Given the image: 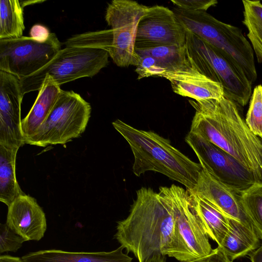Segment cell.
<instances>
[{
	"mask_svg": "<svg viewBox=\"0 0 262 262\" xmlns=\"http://www.w3.org/2000/svg\"><path fill=\"white\" fill-rule=\"evenodd\" d=\"M140 56H149L159 61L168 71L183 68L189 64V56L186 43L135 49Z\"/></svg>",
	"mask_w": 262,
	"mask_h": 262,
	"instance_id": "obj_23",
	"label": "cell"
},
{
	"mask_svg": "<svg viewBox=\"0 0 262 262\" xmlns=\"http://www.w3.org/2000/svg\"><path fill=\"white\" fill-rule=\"evenodd\" d=\"M18 149L0 145V201L8 207L16 198L24 194L15 173Z\"/></svg>",
	"mask_w": 262,
	"mask_h": 262,
	"instance_id": "obj_21",
	"label": "cell"
},
{
	"mask_svg": "<svg viewBox=\"0 0 262 262\" xmlns=\"http://www.w3.org/2000/svg\"><path fill=\"white\" fill-rule=\"evenodd\" d=\"M26 241L11 229L6 224H0V253L16 252Z\"/></svg>",
	"mask_w": 262,
	"mask_h": 262,
	"instance_id": "obj_28",
	"label": "cell"
},
{
	"mask_svg": "<svg viewBox=\"0 0 262 262\" xmlns=\"http://www.w3.org/2000/svg\"><path fill=\"white\" fill-rule=\"evenodd\" d=\"M51 33L46 26L40 24L33 26L30 31V37L33 39L43 42L49 38Z\"/></svg>",
	"mask_w": 262,
	"mask_h": 262,
	"instance_id": "obj_31",
	"label": "cell"
},
{
	"mask_svg": "<svg viewBox=\"0 0 262 262\" xmlns=\"http://www.w3.org/2000/svg\"><path fill=\"white\" fill-rule=\"evenodd\" d=\"M186 30L172 10L146 7L137 27L135 49L186 43Z\"/></svg>",
	"mask_w": 262,
	"mask_h": 262,
	"instance_id": "obj_12",
	"label": "cell"
},
{
	"mask_svg": "<svg viewBox=\"0 0 262 262\" xmlns=\"http://www.w3.org/2000/svg\"><path fill=\"white\" fill-rule=\"evenodd\" d=\"M185 29L217 49L252 84L257 78L254 52L238 27L216 19L207 11L172 10Z\"/></svg>",
	"mask_w": 262,
	"mask_h": 262,
	"instance_id": "obj_4",
	"label": "cell"
},
{
	"mask_svg": "<svg viewBox=\"0 0 262 262\" xmlns=\"http://www.w3.org/2000/svg\"><path fill=\"white\" fill-rule=\"evenodd\" d=\"M133 152V172L140 177L147 171L161 173L191 190L203 168L173 146L169 140L152 131L136 128L120 119L112 122Z\"/></svg>",
	"mask_w": 262,
	"mask_h": 262,
	"instance_id": "obj_3",
	"label": "cell"
},
{
	"mask_svg": "<svg viewBox=\"0 0 262 262\" xmlns=\"http://www.w3.org/2000/svg\"><path fill=\"white\" fill-rule=\"evenodd\" d=\"M146 7L132 0H113L107 5L105 19L112 31L108 52L118 67H136L139 62L135 51L136 34Z\"/></svg>",
	"mask_w": 262,
	"mask_h": 262,
	"instance_id": "obj_8",
	"label": "cell"
},
{
	"mask_svg": "<svg viewBox=\"0 0 262 262\" xmlns=\"http://www.w3.org/2000/svg\"><path fill=\"white\" fill-rule=\"evenodd\" d=\"M24 95L20 79L0 71V145L19 148L25 144L21 127Z\"/></svg>",
	"mask_w": 262,
	"mask_h": 262,
	"instance_id": "obj_13",
	"label": "cell"
},
{
	"mask_svg": "<svg viewBox=\"0 0 262 262\" xmlns=\"http://www.w3.org/2000/svg\"><path fill=\"white\" fill-rule=\"evenodd\" d=\"M60 86L48 76L40 90L30 111L21 120V131L25 144L32 137L44 122L61 91Z\"/></svg>",
	"mask_w": 262,
	"mask_h": 262,
	"instance_id": "obj_18",
	"label": "cell"
},
{
	"mask_svg": "<svg viewBox=\"0 0 262 262\" xmlns=\"http://www.w3.org/2000/svg\"><path fill=\"white\" fill-rule=\"evenodd\" d=\"M171 2L178 9L194 11H207L217 4L215 0H172Z\"/></svg>",
	"mask_w": 262,
	"mask_h": 262,
	"instance_id": "obj_30",
	"label": "cell"
},
{
	"mask_svg": "<svg viewBox=\"0 0 262 262\" xmlns=\"http://www.w3.org/2000/svg\"><path fill=\"white\" fill-rule=\"evenodd\" d=\"M0 262H23L21 258L18 257L12 256L9 255H1Z\"/></svg>",
	"mask_w": 262,
	"mask_h": 262,
	"instance_id": "obj_34",
	"label": "cell"
},
{
	"mask_svg": "<svg viewBox=\"0 0 262 262\" xmlns=\"http://www.w3.org/2000/svg\"><path fill=\"white\" fill-rule=\"evenodd\" d=\"M120 246L110 252H73L50 249L29 253L21 257L23 262H132L133 258Z\"/></svg>",
	"mask_w": 262,
	"mask_h": 262,
	"instance_id": "obj_17",
	"label": "cell"
},
{
	"mask_svg": "<svg viewBox=\"0 0 262 262\" xmlns=\"http://www.w3.org/2000/svg\"><path fill=\"white\" fill-rule=\"evenodd\" d=\"M24 7L22 1H0V39L23 36Z\"/></svg>",
	"mask_w": 262,
	"mask_h": 262,
	"instance_id": "obj_22",
	"label": "cell"
},
{
	"mask_svg": "<svg viewBox=\"0 0 262 262\" xmlns=\"http://www.w3.org/2000/svg\"><path fill=\"white\" fill-rule=\"evenodd\" d=\"M61 49L54 33L43 42L27 36L0 39V71L19 79L28 77L48 64Z\"/></svg>",
	"mask_w": 262,
	"mask_h": 262,
	"instance_id": "obj_9",
	"label": "cell"
},
{
	"mask_svg": "<svg viewBox=\"0 0 262 262\" xmlns=\"http://www.w3.org/2000/svg\"><path fill=\"white\" fill-rule=\"evenodd\" d=\"M249 255L251 262H262V244Z\"/></svg>",
	"mask_w": 262,
	"mask_h": 262,
	"instance_id": "obj_33",
	"label": "cell"
},
{
	"mask_svg": "<svg viewBox=\"0 0 262 262\" xmlns=\"http://www.w3.org/2000/svg\"><path fill=\"white\" fill-rule=\"evenodd\" d=\"M259 239L252 227L229 218L228 232L217 248L232 262L256 250L260 246Z\"/></svg>",
	"mask_w": 262,
	"mask_h": 262,
	"instance_id": "obj_19",
	"label": "cell"
},
{
	"mask_svg": "<svg viewBox=\"0 0 262 262\" xmlns=\"http://www.w3.org/2000/svg\"><path fill=\"white\" fill-rule=\"evenodd\" d=\"M186 45L195 67L222 85L226 98L242 106L248 103L251 98L252 83L231 62L215 47L187 30Z\"/></svg>",
	"mask_w": 262,
	"mask_h": 262,
	"instance_id": "obj_6",
	"label": "cell"
},
{
	"mask_svg": "<svg viewBox=\"0 0 262 262\" xmlns=\"http://www.w3.org/2000/svg\"><path fill=\"white\" fill-rule=\"evenodd\" d=\"M189 102L195 110L190 132L232 156L262 182V139L250 129L236 104L225 97Z\"/></svg>",
	"mask_w": 262,
	"mask_h": 262,
	"instance_id": "obj_2",
	"label": "cell"
},
{
	"mask_svg": "<svg viewBox=\"0 0 262 262\" xmlns=\"http://www.w3.org/2000/svg\"><path fill=\"white\" fill-rule=\"evenodd\" d=\"M145 262H166V259L165 255L155 254L148 258Z\"/></svg>",
	"mask_w": 262,
	"mask_h": 262,
	"instance_id": "obj_35",
	"label": "cell"
},
{
	"mask_svg": "<svg viewBox=\"0 0 262 262\" xmlns=\"http://www.w3.org/2000/svg\"><path fill=\"white\" fill-rule=\"evenodd\" d=\"M188 191L208 236L220 245L228 232L229 218L206 200Z\"/></svg>",
	"mask_w": 262,
	"mask_h": 262,
	"instance_id": "obj_20",
	"label": "cell"
},
{
	"mask_svg": "<svg viewBox=\"0 0 262 262\" xmlns=\"http://www.w3.org/2000/svg\"><path fill=\"white\" fill-rule=\"evenodd\" d=\"M189 191L209 202L228 217L253 227L243 208L240 193L205 169L201 171L195 187Z\"/></svg>",
	"mask_w": 262,
	"mask_h": 262,
	"instance_id": "obj_14",
	"label": "cell"
},
{
	"mask_svg": "<svg viewBox=\"0 0 262 262\" xmlns=\"http://www.w3.org/2000/svg\"><path fill=\"white\" fill-rule=\"evenodd\" d=\"M136 67L138 79L152 76H159L167 71V69L159 61L149 56H140L139 62Z\"/></svg>",
	"mask_w": 262,
	"mask_h": 262,
	"instance_id": "obj_29",
	"label": "cell"
},
{
	"mask_svg": "<svg viewBox=\"0 0 262 262\" xmlns=\"http://www.w3.org/2000/svg\"><path fill=\"white\" fill-rule=\"evenodd\" d=\"M185 141L195 154L203 168L238 193L258 182L236 159L201 136L189 132Z\"/></svg>",
	"mask_w": 262,
	"mask_h": 262,
	"instance_id": "obj_10",
	"label": "cell"
},
{
	"mask_svg": "<svg viewBox=\"0 0 262 262\" xmlns=\"http://www.w3.org/2000/svg\"><path fill=\"white\" fill-rule=\"evenodd\" d=\"M184 262H230L224 254L217 248L213 249L212 252L203 257L194 259Z\"/></svg>",
	"mask_w": 262,
	"mask_h": 262,
	"instance_id": "obj_32",
	"label": "cell"
},
{
	"mask_svg": "<svg viewBox=\"0 0 262 262\" xmlns=\"http://www.w3.org/2000/svg\"><path fill=\"white\" fill-rule=\"evenodd\" d=\"M243 24L247 27V36L257 60L262 63V4L259 1L245 0Z\"/></svg>",
	"mask_w": 262,
	"mask_h": 262,
	"instance_id": "obj_24",
	"label": "cell"
},
{
	"mask_svg": "<svg viewBox=\"0 0 262 262\" xmlns=\"http://www.w3.org/2000/svg\"><path fill=\"white\" fill-rule=\"evenodd\" d=\"M112 41V30H104L77 34L64 42L66 47L98 48L108 51Z\"/></svg>",
	"mask_w": 262,
	"mask_h": 262,
	"instance_id": "obj_26",
	"label": "cell"
},
{
	"mask_svg": "<svg viewBox=\"0 0 262 262\" xmlns=\"http://www.w3.org/2000/svg\"><path fill=\"white\" fill-rule=\"evenodd\" d=\"M91 113L90 104L79 94L62 90L44 122L25 144L40 147L64 144L85 131Z\"/></svg>",
	"mask_w": 262,
	"mask_h": 262,
	"instance_id": "obj_7",
	"label": "cell"
},
{
	"mask_svg": "<svg viewBox=\"0 0 262 262\" xmlns=\"http://www.w3.org/2000/svg\"><path fill=\"white\" fill-rule=\"evenodd\" d=\"M159 77L169 81L174 93L195 101L220 99L224 97L222 85L199 71L190 56L188 65L179 70L166 71Z\"/></svg>",
	"mask_w": 262,
	"mask_h": 262,
	"instance_id": "obj_15",
	"label": "cell"
},
{
	"mask_svg": "<svg viewBox=\"0 0 262 262\" xmlns=\"http://www.w3.org/2000/svg\"><path fill=\"white\" fill-rule=\"evenodd\" d=\"M6 224L26 241L40 240L47 229L45 212L34 198L25 193L8 207Z\"/></svg>",
	"mask_w": 262,
	"mask_h": 262,
	"instance_id": "obj_16",
	"label": "cell"
},
{
	"mask_svg": "<svg viewBox=\"0 0 262 262\" xmlns=\"http://www.w3.org/2000/svg\"><path fill=\"white\" fill-rule=\"evenodd\" d=\"M245 121L251 132L262 139V85H256L250 98Z\"/></svg>",
	"mask_w": 262,
	"mask_h": 262,
	"instance_id": "obj_27",
	"label": "cell"
},
{
	"mask_svg": "<svg viewBox=\"0 0 262 262\" xmlns=\"http://www.w3.org/2000/svg\"><path fill=\"white\" fill-rule=\"evenodd\" d=\"M107 51L83 47H66L43 68L33 74L20 79L23 93L39 91L46 76L56 84L83 77H92L106 67Z\"/></svg>",
	"mask_w": 262,
	"mask_h": 262,
	"instance_id": "obj_5",
	"label": "cell"
},
{
	"mask_svg": "<svg viewBox=\"0 0 262 262\" xmlns=\"http://www.w3.org/2000/svg\"><path fill=\"white\" fill-rule=\"evenodd\" d=\"M115 237L139 262L155 254L180 262L195 259L177 226L170 200L150 188L136 191L129 215L118 222Z\"/></svg>",
	"mask_w": 262,
	"mask_h": 262,
	"instance_id": "obj_1",
	"label": "cell"
},
{
	"mask_svg": "<svg viewBox=\"0 0 262 262\" xmlns=\"http://www.w3.org/2000/svg\"><path fill=\"white\" fill-rule=\"evenodd\" d=\"M171 203L177 226L195 259L210 254L213 249L187 189L174 184L159 188Z\"/></svg>",
	"mask_w": 262,
	"mask_h": 262,
	"instance_id": "obj_11",
	"label": "cell"
},
{
	"mask_svg": "<svg viewBox=\"0 0 262 262\" xmlns=\"http://www.w3.org/2000/svg\"><path fill=\"white\" fill-rule=\"evenodd\" d=\"M240 200L248 219L262 239V182H256L241 192Z\"/></svg>",
	"mask_w": 262,
	"mask_h": 262,
	"instance_id": "obj_25",
	"label": "cell"
}]
</instances>
